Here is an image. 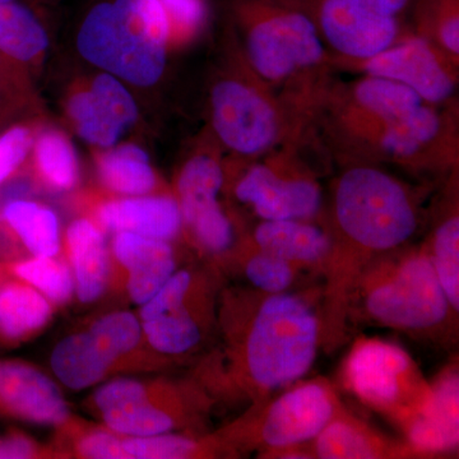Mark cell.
Returning a JSON list of instances; mask_svg holds the SVG:
<instances>
[{
  "label": "cell",
  "mask_w": 459,
  "mask_h": 459,
  "mask_svg": "<svg viewBox=\"0 0 459 459\" xmlns=\"http://www.w3.org/2000/svg\"><path fill=\"white\" fill-rule=\"evenodd\" d=\"M225 74L211 90V120L223 146L258 160L282 146L309 144L280 96L249 65L237 35Z\"/></svg>",
  "instance_id": "6"
},
{
  "label": "cell",
  "mask_w": 459,
  "mask_h": 459,
  "mask_svg": "<svg viewBox=\"0 0 459 459\" xmlns=\"http://www.w3.org/2000/svg\"><path fill=\"white\" fill-rule=\"evenodd\" d=\"M35 162L42 180L57 190L74 189L80 169L71 142L63 133L45 131L35 142Z\"/></svg>",
  "instance_id": "34"
},
{
  "label": "cell",
  "mask_w": 459,
  "mask_h": 459,
  "mask_svg": "<svg viewBox=\"0 0 459 459\" xmlns=\"http://www.w3.org/2000/svg\"><path fill=\"white\" fill-rule=\"evenodd\" d=\"M0 458L3 459H38V458H65L56 446H48L36 442L29 435L13 433L5 435L0 439Z\"/></svg>",
  "instance_id": "38"
},
{
  "label": "cell",
  "mask_w": 459,
  "mask_h": 459,
  "mask_svg": "<svg viewBox=\"0 0 459 459\" xmlns=\"http://www.w3.org/2000/svg\"><path fill=\"white\" fill-rule=\"evenodd\" d=\"M9 272L16 279L41 292L54 307H65L71 303L75 294L71 265L59 255L32 256L26 261L14 263L9 267Z\"/></svg>",
  "instance_id": "32"
},
{
  "label": "cell",
  "mask_w": 459,
  "mask_h": 459,
  "mask_svg": "<svg viewBox=\"0 0 459 459\" xmlns=\"http://www.w3.org/2000/svg\"><path fill=\"white\" fill-rule=\"evenodd\" d=\"M343 380L362 403L398 421L418 406L429 386L409 353L377 338L353 346L344 361Z\"/></svg>",
  "instance_id": "14"
},
{
  "label": "cell",
  "mask_w": 459,
  "mask_h": 459,
  "mask_svg": "<svg viewBox=\"0 0 459 459\" xmlns=\"http://www.w3.org/2000/svg\"><path fill=\"white\" fill-rule=\"evenodd\" d=\"M310 457L320 459H371L413 455L409 446L392 444L343 409L312 440Z\"/></svg>",
  "instance_id": "23"
},
{
  "label": "cell",
  "mask_w": 459,
  "mask_h": 459,
  "mask_svg": "<svg viewBox=\"0 0 459 459\" xmlns=\"http://www.w3.org/2000/svg\"><path fill=\"white\" fill-rule=\"evenodd\" d=\"M123 446L129 459H199L237 455L217 434L123 435Z\"/></svg>",
  "instance_id": "26"
},
{
  "label": "cell",
  "mask_w": 459,
  "mask_h": 459,
  "mask_svg": "<svg viewBox=\"0 0 459 459\" xmlns=\"http://www.w3.org/2000/svg\"><path fill=\"white\" fill-rule=\"evenodd\" d=\"M437 279L455 313L459 310V216L457 201L452 198L435 226L430 255Z\"/></svg>",
  "instance_id": "33"
},
{
  "label": "cell",
  "mask_w": 459,
  "mask_h": 459,
  "mask_svg": "<svg viewBox=\"0 0 459 459\" xmlns=\"http://www.w3.org/2000/svg\"><path fill=\"white\" fill-rule=\"evenodd\" d=\"M333 68L403 84L433 107L458 105L459 65L412 32L376 56L336 62Z\"/></svg>",
  "instance_id": "15"
},
{
  "label": "cell",
  "mask_w": 459,
  "mask_h": 459,
  "mask_svg": "<svg viewBox=\"0 0 459 459\" xmlns=\"http://www.w3.org/2000/svg\"><path fill=\"white\" fill-rule=\"evenodd\" d=\"M57 429L56 444L65 458L129 459L123 446V435L105 425L90 424L72 416Z\"/></svg>",
  "instance_id": "31"
},
{
  "label": "cell",
  "mask_w": 459,
  "mask_h": 459,
  "mask_svg": "<svg viewBox=\"0 0 459 459\" xmlns=\"http://www.w3.org/2000/svg\"><path fill=\"white\" fill-rule=\"evenodd\" d=\"M96 223L108 231L171 241L183 229V217L178 199L171 195H135L100 204Z\"/></svg>",
  "instance_id": "21"
},
{
  "label": "cell",
  "mask_w": 459,
  "mask_h": 459,
  "mask_svg": "<svg viewBox=\"0 0 459 459\" xmlns=\"http://www.w3.org/2000/svg\"><path fill=\"white\" fill-rule=\"evenodd\" d=\"M459 380L448 370L429 385L418 406L400 420L413 455H442L459 443Z\"/></svg>",
  "instance_id": "18"
},
{
  "label": "cell",
  "mask_w": 459,
  "mask_h": 459,
  "mask_svg": "<svg viewBox=\"0 0 459 459\" xmlns=\"http://www.w3.org/2000/svg\"><path fill=\"white\" fill-rule=\"evenodd\" d=\"M213 281L205 272L175 271L141 305L138 319L152 351L174 364L198 352L217 332L220 299Z\"/></svg>",
  "instance_id": "11"
},
{
  "label": "cell",
  "mask_w": 459,
  "mask_h": 459,
  "mask_svg": "<svg viewBox=\"0 0 459 459\" xmlns=\"http://www.w3.org/2000/svg\"><path fill=\"white\" fill-rule=\"evenodd\" d=\"M68 110L81 137L100 147L113 146L137 119L134 100L113 74L99 75L89 91L72 96Z\"/></svg>",
  "instance_id": "19"
},
{
  "label": "cell",
  "mask_w": 459,
  "mask_h": 459,
  "mask_svg": "<svg viewBox=\"0 0 459 459\" xmlns=\"http://www.w3.org/2000/svg\"><path fill=\"white\" fill-rule=\"evenodd\" d=\"M300 146H282L250 165L235 195L262 220L312 221L323 207L322 189L301 159Z\"/></svg>",
  "instance_id": "13"
},
{
  "label": "cell",
  "mask_w": 459,
  "mask_h": 459,
  "mask_svg": "<svg viewBox=\"0 0 459 459\" xmlns=\"http://www.w3.org/2000/svg\"><path fill=\"white\" fill-rule=\"evenodd\" d=\"M229 5L247 62L314 140L336 69L312 17L298 0H229Z\"/></svg>",
  "instance_id": "3"
},
{
  "label": "cell",
  "mask_w": 459,
  "mask_h": 459,
  "mask_svg": "<svg viewBox=\"0 0 459 459\" xmlns=\"http://www.w3.org/2000/svg\"><path fill=\"white\" fill-rule=\"evenodd\" d=\"M31 144V132L25 126H13L0 135V184L22 165Z\"/></svg>",
  "instance_id": "36"
},
{
  "label": "cell",
  "mask_w": 459,
  "mask_h": 459,
  "mask_svg": "<svg viewBox=\"0 0 459 459\" xmlns=\"http://www.w3.org/2000/svg\"><path fill=\"white\" fill-rule=\"evenodd\" d=\"M12 63V60L0 54V102L9 100L17 89Z\"/></svg>",
  "instance_id": "39"
},
{
  "label": "cell",
  "mask_w": 459,
  "mask_h": 459,
  "mask_svg": "<svg viewBox=\"0 0 459 459\" xmlns=\"http://www.w3.org/2000/svg\"><path fill=\"white\" fill-rule=\"evenodd\" d=\"M214 402L197 379L114 377L84 406L115 433L150 437L202 430Z\"/></svg>",
  "instance_id": "7"
},
{
  "label": "cell",
  "mask_w": 459,
  "mask_h": 459,
  "mask_svg": "<svg viewBox=\"0 0 459 459\" xmlns=\"http://www.w3.org/2000/svg\"><path fill=\"white\" fill-rule=\"evenodd\" d=\"M54 305L21 280L0 283V340L11 344L31 340L49 325Z\"/></svg>",
  "instance_id": "25"
},
{
  "label": "cell",
  "mask_w": 459,
  "mask_h": 459,
  "mask_svg": "<svg viewBox=\"0 0 459 459\" xmlns=\"http://www.w3.org/2000/svg\"><path fill=\"white\" fill-rule=\"evenodd\" d=\"M252 241L256 249L292 264L323 263L331 247L327 230L307 220H262Z\"/></svg>",
  "instance_id": "24"
},
{
  "label": "cell",
  "mask_w": 459,
  "mask_h": 459,
  "mask_svg": "<svg viewBox=\"0 0 459 459\" xmlns=\"http://www.w3.org/2000/svg\"><path fill=\"white\" fill-rule=\"evenodd\" d=\"M170 23L160 0H104L78 32L84 59L114 77L151 86L164 74Z\"/></svg>",
  "instance_id": "5"
},
{
  "label": "cell",
  "mask_w": 459,
  "mask_h": 459,
  "mask_svg": "<svg viewBox=\"0 0 459 459\" xmlns=\"http://www.w3.org/2000/svg\"><path fill=\"white\" fill-rule=\"evenodd\" d=\"M410 29L459 65V0H416Z\"/></svg>",
  "instance_id": "30"
},
{
  "label": "cell",
  "mask_w": 459,
  "mask_h": 459,
  "mask_svg": "<svg viewBox=\"0 0 459 459\" xmlns=\"http://www.w3.org/2000/svg\"><path fill=\"white\" fill-rule=\"evenodd\" d=\"M458 105L358 108L328 120L323 146L340 164H391L425 174L458 170Z\"/></svg>",
  "instance_id": "4"
},
{
  "label": "cell",
  "mask_w": 459,
  "mask_h": 459,
  "mask_svg": "<svg viewBox=\"0 0 459 459\" xmlns=\"http://www.w3.org/2000/svg\"><path fill=\"white\" fill-rule=\"evenodd\" d=\"M355 299H362L365 316L374 323L403 332H433L455 313L428 252L409 253L394 264L373 263Z\"/></svg>",
  "instance_id": "10"
},
{
  "label": "cell",
  "mask_w": 459,
  "mask_h": 459,
  "mask_svg": "<svg viewBox=\"0 0 459 459\" xmlns=\"http://www.w3.org/2000/svg\"><path fill=\"white\" fill-rule=\"evenodd\" d=\"M294 267L295 264L286 259L256 249L244 263V273L258 291L281 294L294 282Z\"/></svg>",
  "instance_id": "35"
},
{
  "label": "cell",
  "mask_w": 459,
  "mask_h": 459,
  "mask_svg": "<svg viewBox=\"0 0 459 459\" xmlns=\"http://www.w3.org/2000/svg\"><path fill=\"white\" fill-rule=\"evenodd\" d=\"M44 27L16 0L0 2V54L12 62L29 63L48 48Z\"/></svg>",
  "instance_id": "29"
},
{
  "label": "cell",
  "mask_w": 459,
  "mask_h": 459,
  "mask_svg": "<svg viewBox=\"0 0 459 459\" xmlns=\"http://www.w3.org/2000/svg\"><path fill=\"white\" fill-rule=\"evenodd\" d=\"M98 170L105 188L126 197L150 195L157 186L146 152L133 144L104 153L99 159Z\"/></svg>",
  "instance_id": "28"
},
{
  "label": "cell",
  "mask_w": 459,
  "mask_h": 459,
  "mask_svg": "<svg viewBox=\"0 0 459 459\" xmlns=\"http://www.w3.org/2000/svg\"><path fill=\"white\" fill-rule=\"evenodd\" d=\"M332 186L327 230L331 247L325 263L327 298L323 333L340 337L361 277L374 261L400 249L418 231V193L383 165L341 164Z\"/></svg>",
  "instance_id": "2"
},
{
  "label": "cell",
  "mask_w": 459,
  "mask_h": 459,
  "mask_svg": "<svg viewBox=\"0 0 459 459\" xmlns=\"http://www.w3.org/2000/svg\"><path fill=\"white\" fill-rule=\"evenodd\" d=\"M65 249L78 300L95 303L104 295L110 280L111 255L104 230L92 220H74L66 229Z\"/></svg>",
  "instance_id": "22"
},
{
  "label": "cell",
  "mask_w": 459,
  "mask_h": 459,
  "mask_svg": "<svg viewBox=\"0 0 459 459\" xmlns=\"http://www.w3.org/2000/svg\"><path fill=\"white\" fill-rule=\"evenodd\" d=\"M0 415L59 428L72 418L59 386L33 365L0 360Z\"/></svg>",
  "instance_id": "17"
},
{
  "label": "cell",
  "mask_w": 459,
  "mask_h": 459,
  "mask_svg": "<svg viewBox=\"0 0 459 459\" xmlns=\"http://www.w3.org/2000/svg\"><path fill=\"white\" fill-rule=\"evenodd\" d=\"M110 255L126 273V294L140 307L177 271V258L170 241L133 232H115Z\"/></svg>",
  "instance_id": "20"
},
{
  "label": "cell",
  "mask_w": 459,
  "mask_h": 459,
  "mask_svg": "<svg viewBox=\"0 0 459 459\" xmlns=\"http://www.w3.org/2000/svg\"><path fill=\"white\" fill-rule=\"evenodd\" d=\"M3 219L32 256L59 255V220L47 205L14 199L3 208Z\"/></svg>",
  "instance_id": "27"
},
{
  "label": "cell",
  "mask_w": 459,
  "mask_h": 459,
  "mask_svg": "<svg viewBox=\"0 0 459 459\" xmlns=\"http://www.w3.org/2000/svg\"><path fill=\"white\" fill-rule=\"evenodd\" d=\"M342 410L327 380L296 382L283 394L250 406L217 435L238 455L258 449L276 457L286 449L312 442Z\"/></svg>",
  "instance_id": "9"
},
{
  "label": "cell",
  "mask_w": 459,
  "mask_h": 459,
  "mask_svg": "<svg viewBox=\"0 0 459 459\" xmlns=\"http://www.w3.org/2000/svg\"><path fill=\"white\" fill-rule=\"evenodd\" d=\"M312 17L332 65L362 60L411 32L416 0H298Z\"/></svg>",
  "instance_id": "12"
},
{
  "label": "cell",
  "mask_w": 459,
  "mask_h": 459,
  "mask_svg": "<svg viewBox=\"0 0 459 459\" xmlns=\"http://www.w3.org/2000/svg\"><path fill=\"white\" fill-rule=\"evenodd\" d=\"M170 23V35L188 38L197 31L204 20L202 0H160Z\"/></svg>",
  "instance_id": "37"
},
{
  "label": "cell",
  "mask_w": 459,
  "mask_h": 459,
  "mask_svg": "<svg viewBox=\"0 0 459 459\" xmlns=\"http://www.w3.org/2000/svg\"><path fill=\"white\" fill-rule=\"evenodd\" d=\"M223 178L222 166L210 155L192 157L178 178L183 226L202 249L213 255H225L235 241L234 225L219 202Z\"/></svg>",
  "instance_id": "16"
},
{
  "label": "cell",
  "mask_w": 459,
  "mask_h": 459,
  "mask_svg": "<svg viewBox=\"0 0 459 459\" xmlns=\"http://www.w3.org/2000/svg\"><path fill=\"white\" fill-rule=\"evenodd\" d=\"M50 365L63 385L83 391L117 374L159 370L170 362L148 346L138 316L117 310L59 341L51 352Z\"/></svg>",
  "instance_id": "8"
},
{
  "label": "cell",
  "mask_w": 459,
  "mask_h": 459,
  "mask_svg": "<svg viewBox=\"0 0 459 459\" xmlns=\"http://www.w3.org/2000/svg\"><path fill=\"white\" fill-rule=\"evenodd\" d=\"M0 2H12V0H0Z\"/></svg>",
  "instance_id": "40"
},
{
  "label": "cell",
  "mask_w": 459,
  "mask_h": 459,
  "mask_svg": "<svg viewBox=\"0 0 459 459\" xmlns=\"http://www.w3.org/2000/svg\"><path fill=\"white\" fill-rule=\"evenodd\" d=\"M220 349L197 380L216 398L262 403L300 382L320 344V320L299 296L246 290L222 296L217 312Z\"/></svg>",
  "instance_id": "1"
}]
</instances>
